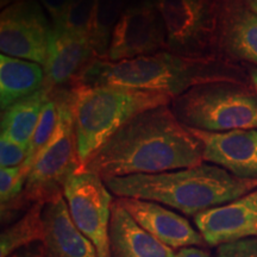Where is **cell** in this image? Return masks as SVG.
Returning <instances> with one entry per match:
<instances>
[{
    "mask_svg": "<svg viewBox=\"0 0 257 257\" xmlns=\"http://www.w3.org/2000/svg\"><path fill=\"white\" fill-rule=\"evenodd\" d=\"M29 147L14 142L5 136H0V167L12 168L22 166L27 161Z\"/></svg>",
    "mask_w": 257,
    "mask_h": 257,
    "instance_id": "obj_23",
    "label": "cell"
},
{
    "mask_svg": "<svg viewBox=\"0 0 257 257\" xmlns=\"http://www.w3.org/2000/svg\"><path fill=\"white\" fill-rule=\"evenodd\" d=\"M204 162L202 144L175 117L170 105L133 118L99 148L83 170L106 181L113 178L160 174Z\"/></svg>",
    "mask_w": 257,
    "mask_h": 257,
    "instance_id": "obj_1",
    "label": "cell"
},
{
    "mask_svg": "<svg viewBox=\"0 0 257 257\" xmlns=\"http://www.w3.org/2000/svg\"><path fill=\"white\" fill-rule=\"evenodd\" d=\"M216 257H257V237L220 244Z\"/></svg>",
    "mask_w": 257,
    "mask_h": 257,
    "instance_id": "obj_24",
    "label": "cell"
},
{
    "mask_svg": "<svg viewBox=\"0 0 257 257\" xmlns=\"http://www.w3.org/2000/svg\"><path fill=\"white\" fill-rule=\"evenodd\" d=\"M249 73H250V79H251L253 87H255L257 92V68H251L249 70Z\"/></svg>",
    "mask_w": 257,
    "mask_h": 257,
    "instance_id": "obj_28",
    "label": "cell"
},
{
    "mask_svg": "<svg viewBox=\"0 0 257 257\" xmlns=\"http://www.w3.org/2000/svg\"><path fill=\"white\" fill-rule=\"evenodd\" d=\"M43 202H37L15 224L3 230L0 236V257H9L18 250L41 243L43 239Z\"/></svg>",
    "mask_w": 257,
    "mask_h": 257,
    "instance_id": "obj_20",
    "label": "cell"
},
{
    "mask_svg": "<svg viewBox=\"0 0 257 257\" xmlns=\"http://www.w3.org/2000/svg\"><path fill=\"white\" fill-rule=\"evenodd\" d=\"M74 121L80 163L107 142L133 118L150 108L170 105L172 96L120 86L73 87Z\"/></svg>",
    "mask_w": 257,
    "mask_h": 257,
    "instance_id": "obj_4",
    "label": "cell"
},
{
    "mask_svg": "<svg viewBox=\"0 0 257 257\" xmlns=\"http://www.w3.org/2000/svg\"><path fill=\"white\" fill-rule=\"evenodd\" d=\"M218 81L237 82L233 73L214 59H194L165 50L117 62L96 60L85 69L75 86H120L162 93L174 99L195 86Z\"/></svg>",
    "mask_w": 257,
    "mask_h": 257,
    "instance_id": "obj_3",
    "label": "cell"
},
{
    "mask_svg": "<svg viewBox=\"0 0 257 257\" xmlns=\"http://www.w3.org/2000/svg\"><path fill=\"white\" fill-rule=\"evenodd\" d=\"M168 50L165 23L154 0H143L121 12L112 29L106 59L112 62Z\"/></svg>",
    "mask_w": 257,
    "mask_h": 257,
    "instance_id": "obj_11",
    "label": "cell"
},
{
    "mask_svg": "<svg viewBox=\"0 0 257 257\" xmlns=\"http://www.w3.org/2000/svg\"><path fill=\"white\" fill-rule=\"evenodd\" d=\"M28 172L22 166L12 167V168L0 169V201H2V211L14 206L15 201H18L23 193L25 180Z\"/></svg>",
    "mask_w": 257,
    "mask_h": 257,
    "instance_id": "obj_22",
    "label": "cell"
},
{
    "mask_svg": "<svg viewBox=\"0 0 257 257\" xmlns=\"http://www.w3.org/2000/svg\"><path fill=\"white\" fill-rule=\"evenodd\" d=\"M174 257H212L204 249L197 248V246H189V248L180 249L175 252Z\"/></svg>",
    "mask_w": 257,
    "mask_h": 257,
    "instance_id": "obj_27",
    "label": "cell"
},
{
    "mask_svg": "<svg viewBox=\"0 0 257 257\" xmlns=\"http://www.w3.org/2000/svg\"><path fill=\"white\" fill-rule=\"evenodd\" d=\"M63 197L74 224L94 244L99 257H111L108 229L114 200L104 180L80 169L67 180Z\"/></svg>",
    "mask_w": 257,
    "mask_h": 257,
    "instance_id": "obj_9",
    "label": "cell"
},
{
    "mask_svg": "<svg viewBox=\"0 0 257 257\" xmlns=\"http://www.w3.org/2000/svg\"><path fill=\"white\" fill-rule=\"evenodd\" d=\"M163 19L170 53L214 59L218 48V0H154Z\"/></svg>",
    "mask_w": 257,
    "mask_h": 257,
    "instance_id": "obj_8",
    "label": "cell"
},
{
    "mask_svg": "<svg viewBox=\"0 0 257 257\" xmlns=\"http://www.w3.org/2000/svg\"><path fill=\"white\" fill-rule=\"evenodd\" d=\"M218 49L257 66V14L245 0H218Z\"/></svg>",
    "mask_w": 257,
    "mask_h": 257,
    "instance_id": "obj_16",
    "label": "cell"
},
{
    "mask_svg": "<svg viewBox=\"0 0 257 257\" xmlns=\"http://www.w3.org/2000/svg\"><path fill=\"white\" fill-rule=\"evenodd\" d=\"M108 244L111 257H174L176 252L138 225L118 199L112 205Z\"/></svg>",
    "mask_w": 257,
    "mask_h": 257,
    "instance_id": "obj_17",
    "label": "cell"
},
{
    "mask_svg": "<svg viewBox=\"0 0 257 257\" xmlns=\"http://www.w3.org/2000/svg\"><path fill=\"white\" fill-rule=\"evenodd\" d=\"M138 225L173 250L202 245L201 233L185 217L159 202L136 198H118Z\"/></svg>",
    "mask_w": 257,
    "mask_h": 257,
    "instance_id": "obj_14",
    "label": "cell"
},
{
    "mask_svg": "<svg viewBox=\"0 0 257 257\" xmlns=\"http://www.w3.org/2000/svg\"><path fill=\"white\" fill-rule=\"evenodd\" d=\"M105 184L118 198L155 201L193 217L257 189V180L240 179L205 162L160 174L113 178Z\"/></svg>",
    "mask_w": 257,
    "mask_h": 257,
    "instance_id": "obj_2",
    "label": "cell"
},
{
    "mask_svg": "<svg viewBox=\"0 0 257 257\" xmlns=\"http://www.w3.org/2000/svg\"><path fill=\"white\" fill-rule=\"evenodd\" d=\"M50 93L51 89L43 86L40 91L32 95L27 96L3 110L0 136L8 137L14 142L21 143L23 146H30L42 110L50 96Z\"/></svg>",
    "mask_w": 257,
    "mask_h": 257,
    "instance_id": "obj_19",
    "label": "cell"
},
{
    "mask_svg": "<svg viewBox=\"0 0 257 257\" xmlns=\"http://www.w3.org/2000/svg\"><path fill=\"white\" fill-rule=\"evenodd\" d=\"M188 128L202 144L204 162L221 167L240 179L257 180V128L227 133Z\"/></svg>",
    "mask_w": 257,
    "mask_h": 257,
    "instance_id": "obj_12",
    "label": "cell"
},
{
    "mask_svg": "<svg viewBox=\"0 0 257 257\" xmlns=\"http://www.w3.org/2000/svg\"><path fill=\"white\" fill-rule=\"evenodd\" d=\"M170 108L185 126L207 133L257 128V92L237 82L195 86L173 99Z\"/></svg>",
    "mask_w": 257,
    "mask_h": 257,
    "instance_id": "obj_5",
    "label": "cell"
},
{
    "mask_svg": "<svg viewBox=\"0 0 257 257\" xmlns=\"http://www.w3.org/2000/svg\"><path fill=\"white\" fill-rule=\"evenodd\" d=\"M47 8L50 10L51 17L56 18L62 16L68 8L70 0H43Z\"/></svg>",
    "mask_w": 257,
    "mask_h": 257,
    "instance_id": "obj_26",
    "label": "cell"
},
{
    "mask_svg": "<svg viewBox=\"0 0 257 257\" xmlns=\"http://www.w3.org/2000/svg\"><path fill=\"white\" fill-rule=\"evenodd\" d=\"M57 121H59V108H57L56 96L51 91L50 96L48 98L43 110H42L40 120H38L37 126L35 128L34 136L31 138L30 146H29L28 159L23 163V167L28 173L34 161L38 156V154L44 149V147L53 138L57 127Z\"/></svg>",
    "mask_w": 257,
    "mask_h": 257,
    "instance_id": "obj_21",
    "label": "cell"
},
{
    "mask_svg": "<svg viewBox=\"0 0 257 257\" xmlns=\"http://www.w3.org/2000/svg\"><path fill=\"white\" fill-rule=\"evenodd\" d=\"M42 219L46 257H99L94 244L74 224L63 194L43 202Z\"/></svg>",
    "mask_w": 257,
    "mask_h": 257,
    "instance_id": "obj_15",
    "label": "cell"
},
{
    "mask_svg": "<svg viewBox=\"0 0 257 257\" xmlns=\"http://www.w3.org/2000/svg\"><path fill=\"white\" fill-rule=\"evenodd\" d=\"M110 37L93 22L76 24L66 17L53 18L44 86L51 91L73 88L88 66L106 59Z\"/></svg>",
    "mask_w": 257,
    "mask_h": 257,
    "instance_id": "obj_7",
    "label": "cell"
},
{
    "mask_svg": "<svg viewBox=\"0 0 257 257\" xmlns=\"http://www.w3.org/2000/svg\"><path fill=\"white\" fill-rule=\"evenodd\" d=\"M59 108L57 127L50 142L38 154L29 170L19 202L34 205L63 194V187L81 169L74 121L73 88L54 89Z\"/></svg>",
    "mask_w": 257,
    "mask_h": 257,
    "instance_id": "obj_6",
    "label": "cell"
},
{
    "mask_svg": "<svg viewBox=\"0 0 257 257\" xmlns=\"http://www.w3.org/2000/svg\"><path fill=\"white\" fill-rule=\"evenodd\" d=\"M9 257H46V256H44L42 243H35L29 246H25L23 249L18 250V251L14 252Z\"/></svg>",
    "mask_w": 257,
    "mask_h": 257,
    "instance_id": "obj_25",
    "label": "cell"
},
{
    "mask_svg": "<svg viewBox=\"0 0 257 257\" xmlns=\"http://www.w3.org/2000/svg\"><path fill=\"white\" fill-rule=\"evenodd\" d=\"M44 67L31 61L2 54L0 56V107L2 111L44 86Z\"/></svg>",
    "mask_w": 257,
    "mask_h": 257,
    "instance_id": "obj_18",
    "label": "cell"
},
{
    "mask_svg": "<svg viewBox=\"0 0 257 257\" xmlns=\"http://www.w3.org/2000/svg\"><path fill=\"white\" fill-rule=\"evenodd\" d=\"M51 32L53 25L37 0H16L0 15V51L44 67Z\"/></svg>",
    "mask_w": 257,
    "mask_h": 257,
    "instance_id": "obj_10",
    "label": "cell"
},
{
    "mask_svg": "<svg viewBox=\"0 0 257 257\" xmlns=\"http://www.w3.org/2000/svg\"><path fill=\"white\" fill-rule=\"evenodd\" d=\"M205 243L212 246L257 237V189L194 217Z\"/></svg>",
    "mask_w": 257,
    "mask_h": 257,
    "instance_id": "obj_13",
    "label": "cell"
},
{
    "mask_svg": "<svg viewBox=\"0 0 257 257\" xmlns=\"http://www.w3.org/2000/svg\"><path fill=\"white\" fill-rule=\"evenodd\" d=\"M246 4H248V6L250 9L252 10L253 12H256L257 14V0H245Z\"/></svg>",
    "mask_w": 257,
    "mask_h": 257,
    "instance_id": "obj_29",
    "label": "cell"
}]
</instances>
